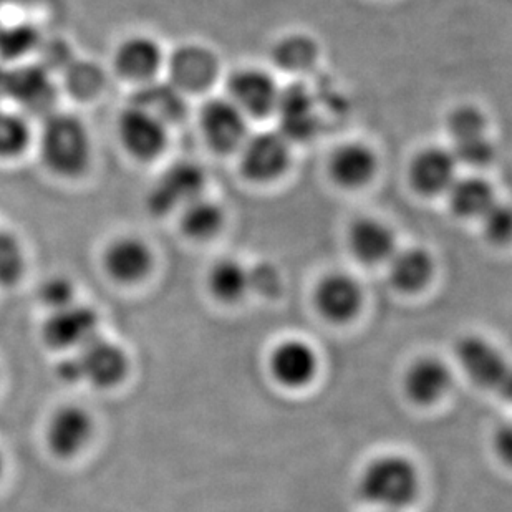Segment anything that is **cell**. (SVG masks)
<instances>
[{
    "instance_id": "obj_4",
    "label": "cell",
    "mask_w": 512,
    "mask_h": 512,
    "mask_svg": "<svg viewBox=\"0 0 512 512\" xmlns=\"http://www.w3.org/2000/svg\"><path fill=\"white\" fill-rule=\"evenodd\" d=\"M75 357L80 363L83 382L92 383L97 388L116 387L125 380L130 368L125 350L100 335L78 348Z\"/></svg>"
},
{
    "instance_id": "obj_34",
    "label": "cell",
    "mask_w": 512,
    "mask_h": 512,
    "mask_svg": "<svg viewBox=\"0 0 512 512\" xmlns=\"http://www.w3.org/2000/svg\"><path fill=\"white\" fill-rule=\"evenodd\" d=\"M249 287L266 295H274L281 290V277L269 264H259L249 271Z\"/></svg>"
},
{
    "instance_id": "obj_2",
    "label": "cell",
    "mask_w": 512,
    "mask_h": 512,
    "mask_svg": "<svg viewBox=\"0 0 512 512\" xmlns=\"http://www.w3.org/2000/svg\"><path fill=\"white\" fill-rule=\"evenodd\" d=\"M418 484V471L411 461L401 456H383L365 468L358 493L373 506L400 511L415 499Z\"/></svg>"
},
{
    "instance_id": "obj_7",
    "label": "cell",
    "mask_w": 512,
    "mask_h": 512,
    "mask_svg": "<svg viewBox=\"0 0 512 512\" xmlns=\"http://www.w3.org/2000/svg\"><path fill=\"white\" fill-rule=\"evenodd\" d=\"M92 416L80 406H63L50 418L47 426V445L55 456L70 459L92 440Z\"/></svg>"
},
{
    "instance_id": "obj_21",
    "label": "cell",
    "mask_w": 512,
    "mask_h": 512,
    "mask_svg": "<svg viewBox=\"0 0 512 512\" xmlns=\"http://www.w3.org/2000/svg\"><path fill=\"white\" fill-rule=\"evenodd\" d=\"M131 105L145 110L163 123L179 121L186 112L183 92L171 82H148L135 93Z\"/></svg>"
},
{
    "instance_id": "obj_6",
    "label": "cell",
    "mask_w": 512,
    "mask_h": 512,
    "mask_svg": "<svg viewBox=\"0 0 512 512\" xmlns=\"http://www.w3.org/2000/svg\"><path fill=\"white\" fill-rule=\"evenodd\" d=\"M121 143L138 160H153L165 150L168 133L163 121L130 105L118 120Z\"/></svg>"
},
{
    "instance_id": "obj_29",
    "label": "cell",
    "mask_w": 512,
    "mask_h": 512,
    "mask_svg": "<svg viewBox=\"0 0 512 512\" xmlns=\"http://www.w3.org/2000/svg\"><path fill=\"white\" fill-rule=\"evenodd\" d=\"M315 55H317V49H315L314 42L307 37L284 39L281 44L277 45L276 52H274L276 62L290 72L307 70L315 62Z\"/></svg>"
},
{
    "instance_id": "obj_36",
    "label": "cell",
    "mask_w": 512,
    "mask_h": 512,
    "mask_svg": "<svg viewBox=\"0 0 512 512\" xmlns=\"http://www.w3.org/2000/svg\"><path fill=\"white\" fill-rule=\"evenodd\" d=\"M7 37H10V40L4 39L2 40V50H4L5 55H9V57H15V55L25 54V50L29 49L32 42H34V34L30 32V30L20 29V30H12L7 34Z\"/></svg>"
},
{
    "instance_id": "obj_35",
    "label": "cell",
    "mask_w": 512,
    "mask_h": 512,
    "mask_svg": "<svg viewBox=\"0 0 512 512\" xmlns=\"http://www.w3.org/2000/svg\"><path fill=\"white\" fill-rule=\"evenodd\" d=\"M489 236L496 241H506L511 234V213L506 206L494 203L483 216Z\"/></svg>"
},
{
    "instance_id": "obj_3",
    "label": "cell",
    "mask_w": 512,
    "mask_h": 512,
    "mask_svg": "<svg viewBox=\"0 0 512 512\" xmlns=\"http://www.w3.org/2000/svg\"><path fill=\"white\" fill-rule=\"evenodd\" d=\"M456 357L461 367L474 383L481 387L509 392L511 375L509 367L498 348L478 335H468L456 343Z\"/></svg>"
},
{
    "instance_id": "obj_19",
    "label": "cell",
    "mask_w": 512,
    "mask_h": 512,
    "mask_svg": "<svg viewBox=\"0 0 512 512\" xmlns=\"http://www.w3.org/2000/svg\"><path fill=\"white\" fill-rule=\"evenodd\" d=\"M362 304V292L357 282L342 274L325 277L317 289L320 312L334 322H345L357 314Z\"/></svg>"
},
{
    "instance_id": "obj_28",
    "label": "cell",
    "mask_w": 512,
    "mask_h": 512,
    "mask_svg": "<svg viewBox=\"0 0 512 512\" xmlns=\"http://www.w3.org/2000/svg\"><path fill=\"white\" fill-rule=\"evenodd\" d=\"M30 141L29 121L19 113L0 107V158H14Z\"/></svg>"
},
{
    "instance_id": "obj_11",
    "label": "cell",
    "mask_w": 512,
    "mask_h": 512,
    "mask_svg": "<svg viewBox=\"0 0 512 512\" xmlns=\"http://www.w3.org/2000/svg\"><path fill=\"white\" fill-rule=\"evenodd\" d=\"M201 125L211 146L231 151L246 141L247 126L242 110L228 100H211L201 112Z\"/></svg>"
},
{
    "instance_id": "obj_33",
    "label": "cell",
    "mask_w": 512,
    "mask_h": 512,
    "mask_svg": "<svg viewBox=\"0 0 512 512\" xmlns=\"http://www.w3.org/2000/svg\"><path fill=\"white\" fill-rule=\"evenodd\" d=\"M450 130L455 141L484 135V116L476 108H459L450 118Z\"/></svg>"
},
{
    "instance_id": "obj_23",
    "label": "cell",
    "mask_w": 512,
    "mask_h": 512,
    "mask_svg": "<svg viewBox=\"0 0 512 512\" xmlns=\"http://www.w3.org/2000/svg\"><path fill=\"white\" fill-rule=\"evenodd\" d=\"M375 165V156L367 146L348 143L332 158V174L343 186H360L370 179Z\"/></svg>"
},
{
    "instance_id": "obj_8",
    "label": "cell",
    "mask_w": 512,
    "mask_h": 512,
    "mask_svg": "<svg viewBox=\"0 0 512 512\" xmlns=\"http://www.w3.org/2000/svg\"><path fill=\"white\" fill-rule=\"evenodd\" d=\"M203 184L204 176L198 166L191 163L171 166L150 193L151 213H171L179 204H188L199 198Z\"/></svg>"
},
{
    "instance_id": "obj_24",
    "label": "cell",
    "mask_w": 512,
    "mask_h": 512,
    "mask_svg": "<svg viewBox=\"0 0 512 512\" xmlns=\"http://www.w3.org/2000/svg\"><path fill=\"white\" fill-rule=\"evenodd\" d=\"M433 261L423 249H406L392 259L390 277L398 289L413 292L430 281Z\"/></svg>"
},
{
    "instance_id": "obj_12",
    "label": "cell",
    "mask_w": 512,
    "mask_h": 512,
    "mask_svg": "<svg viewBox=\"0 0 512 512\" xmlns=\"http://www.w3.org/2000/svg\"><path fill=\"white\" fill-rule=\"evenodd\" d=\"M218 72L216 58L198 45H184L170 60V82L179 92H199L213 83Z\"/></svg>"
},
{
    "instance_id": "obj_30",
    "label": "cell",
    "mask_w": 512,
    "mask_h": 512,
    "mask_svg": "<svg viewBox=\"0 0 512 512\" xmlns=\"http://www.w3.org/2000/svg\"><path fill=\"white\" fill-rule=\"evenodd\" d=\"M24 269V247L15 234L0 229V285L15 284Z\"/></svg>"
},
{
    "instance_id": "obj_5",
    "label": "cell",
    "mask_w": 512,
    "mask_h": 512,
    "mask_svg": "<svg viewBox=\"0 0 512 512\" xmlns=\"http://www.w3.org/2000/svg\"><path fill=\"white\" fill-rule=\"evenodd\" d=\"M44 340L55 350L80 348L98 335V315L92 307L73 302L50 312L42 330Z\"/></svg>"
},
{
    "instance_id": "obj_39",
    "label": "cell",
    "mask_w": 512,
    "mask_h": 512,
    "mask_svg": "<svg viewBox=\"0 0 512 512\" xmlns=\"http://www.w3.org/2000/svg\"><path fill=\"white\" fill-rule=\"evenodd\" d=\"M377 512H400V511H395V509H378Z\"/></svg>"
},
{
    "instance_id": "obj_9",
    "label": "cell",
    "mask_w": 512,
    "mask_h": 512,
    "mask_svg": "<svg viewBox=\"0 0 512 512\" xmlns=\"http://www.w3.org/2000/svg\"><path fill=\"white\" fill-rule=\"evenodd\" d=\"M289 161V141L282 133L267 131L252 136L242 150V171L257 181L276 178Z\"/></svg>"
},
{
    "instance_id": "obj_27",
    "label": "cell",
    "mask_w": 512,
    "mask_h": 512,
    "mask_svg": "<svg viewBox=\"0 0 512 512\" xmlns=\"http://www.w3.org/2000/svg\"><path fill=\"white\" fill-rule=\"evenodd\" d=\"M221 221L223 213L216 204L208 199L196 198L186 204L181 224L189 236L208 237L221 226Z\"/></svg>"
},
{
    "instance_id": "obj_17",
    "label": "cell",
    "mask_w": 512,
    "mask_h": 512,
    "mask_svg": "<svg viewBox=\"0 0 512 512\" xmlns=\"http://www.w3.org/2000/svg\"><path fill=\"white\" fill-rule=\"evenodd\" d=\"M274 377L285 387H304L315 377L317 355L300 340H289L274 350L271 358Z\"/></svg>"
},
{
    "instance_id": "obj_22",
    "label": "cell",
    "mask_w": 512,
    "mask_h": 512,
    "mask_svg": "<svg viewBox=\"0 0 512 512\" xmlns=\"http://www.w3.org/2000/svg\"><path fill=\"white\" fill-rule=\"evenodd\" d=\"M350 246L362 261L382 262L395 252V237L392 231L373 219H362L350 229Z\"/></svg>"
},
{
    "instance_id": "obj_20",
    "label": "cell",
    "mask_w": 512,
    "mask_h": 512,
    "mask_svg": "<svg viewBox=\"0 0 512 512\" xmlns=\"http://www.w3.org/2000/svg\"><path fill=\"white\" fill-rule=\"evenodd\" d=\"M163 62L160 45L148 37H131L118 47L115 65L123 77L148 82Z\"/></svg>"
},
{
    "instance_id": "obj_26",
    "label": "cell",
    "mask_w": 512,
    "mask_h": 512,
    "mask_svg": "<svg viewBox=\"0 0 512 512\" xmlns=\"http://www.w3.org/2000/svg\"><path fill=\"white\" fill-rule=\"evenodd\" d=\"M209 284L219 299L237 300L249 289V271L236 261H223L214 266Z\"/></svg>"
},
{
    "instance_id": "obj_15",
    "label": "cell",
    "mask_w": 512,
    "mask_h": 512,
    "mask_svg": "<svg viewBox=\"0 0 512 512\" xmlns=\"http://www.w3.org/2000/svg\"><path fill=\"white\" fill-rule=\"evenodd\" d=\"M105 269L118 282L140 281L150 272L153 264L150 247L133 236L120 237L107 247Z\"/></svg>"
},
{
    "instance_id": "obj_10",
    "label": "cell",
    "mask_w": 512,
    "mask_h": 512,
    "mask_svg": "<svg viewBox=\"0 0 512 512\" xmlns=\"http://www.w3.org/2000/svg\"><path fill=\"white\" fill-rule=\"evenodd\" d=\"M5 93L27 112L37 115L49 113L57 98L49 73L37 65H25L7 73Z\"/></svg>"
},
{
    "instance_id": "obj_38",
    "label": "cell",
    "mask_w": 512,
    "mask_h": 512,
    "mask_svg": "<svg viewBox=\"0 0 512 512\" xmlns=\"http://www.w3.org/2000/svg\"><path fill=\"white\" fill-rule=\"evenodd\" d=\"M4 456H2V453H0V476H2V473H4Z\"/></svg>"
},
{
    "instance_id": "obj_37",
    "label": "cell",
    "mask_w": 512,
    "mask_h": 512,
    "mask_svg": "<svg viewBox=\"0 0 512 512\" xmlns=\"http://www.w3.org/2000/svg\"><path fill=\"white\" fill-rule=\"evenodd\" d=\"M57 373L62 382L70 383V385L83 382L82 370H80L77 357L65 358V360L58 363Z\"/></svg>"
},
{
    "instance_id": "obj_18",
    "label": "cell",
    "mask_w": 512,
    "mask_h": 512,
    "mask_svg": "<svg viewBox=\"0 0 512 512\" xmlns=\"http://www.w3.org/2000/svg\"><path fill=\"white\" fill-rule=\"evenodd\" d=\"M456 158L443 148H428L416 156L411 165V179L423 193H440L450 189L456 179Z\"/></svg>"
},
{
    "instance_id": "obj_31",
    "label": "cell",
    "mask_w": 512,
    "mask_h": 512,
    "mask_svg": "<svg viewBox=\"0 0 512 512\" xmlns=\"http://www.w3.org/2000/svg\"><path fill=\"white\" fill-rule=\"evenodd\" d=\"M39 299L50 312H55L75 302V287L67 277H50L40 287Z\"/></svg>"
},
{
    "instance_id": "obj_25",
    "label": "cell",
    "mask_w": 512,
    "mask_h": 512,
    "mask_svg": "<svg viewBox=\"0 0 512 512\" xmlns=\"http://www.w3.org/2000/svg\"><path fill=\"white\" fill-rule=\"evenodd\" d=\"M451 204L463 216H484L494 204L493 188L481 178H464L451 184Z\"/></svg>"
},
{
    "instance_id": "obj_16",
    "label": "cell",
    "mask_w": 512,
    "mask_h": 512,
    "mask_svg": "<svg viewBox=\"0 0 512 512\" xmlns=\"http://www.w3.org/2000/svg\"><path fill=\"white\" fill-rule=\"evenodd\" d=\"M229 92L232 100L239 110L252 113V115H267L276 108V83L267 73L259 70H242L237 72L229 82Z\"/></svg>"
},
{
    "instance_id": "obj_13",
    "label": "cell",
    "mask_w": 512,
    "mask_h": 512,
    "mask_svg": "<svg viewBox=\"0 0 512 512\" xmlns=\"http://www.w3.org/2000/svg\"><path fill=\"white\" fill-rule=\"evenodd\" d=\"M274 110L279 113L285 138L307 140L317 130L314 100L302 83H292L279 92Z\"/></svg>"
},
{
    "instance_id": "obj_32",
    "label": "cell",
    "mask_w": 512,
    "mask_h": 512,
    "mask_svg": "<svg viewBox=\"0 0 512 512\" xmlns=\"http://www.w3.org/2000/svg\"><path fill=\"white\" fill-rule=\"evenodd\" d=\"M456 161H463L466 165H486L493 158V145L484 135L471 136L464 140L455 141V151H451Z\"/></svg>"
},
{
    "instance_id": "obj_1",
    "label": "cell",
    "mask_w": 512,
    "mask_h": 512,
    "mask_svg": "<svg viewBox=\"0 0 512 512\" xmlns=\"http://www.w3.org/2000/svg\"><path fill=\"white\" fill-rule=\"evenodd\" d=\"M40 151L50 171L73 178L87 170L90 163V135L77 116L50 113L40 135Z\"/></svg>"
},
{
    "instance_id": "obj_14",
    "label": "cell",
    "mask_w": 512,
    "mask_h": 512,
    "mask_svg": "<svg viewBox=\"0 0 512 512\" xmlns=\"http://www.w3.org/2000/svg\"><path fill=\"white\" fill-rule=\"evenodd\" d=\"M451 387L453 372L440 358H420L406 373V393L420 405H431L440 401L450 393Z\"/></svg>"
}]
</instances>
